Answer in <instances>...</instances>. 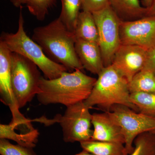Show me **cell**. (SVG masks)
Wrapping results in <instances>:
<instances>
[{
	"mask_svg": "<svg viewBox=\"0 0 155 155\" xmlns=\"http://www.w3.org/2000/svg\"><path fill=\"white\" fill-rule=\"evenodd\" d=\"M81 147L94 155H127L124 144L90 140L80 143Z\"/></svg>",
	"mask_w": 155,
	"mask_h": 155,
	"instance_id": "cell-16",
	"label": "cell"
},
{
	"mask_svg": "<svg viewBox=\"0 0 155 155\" xmlns=\"http://www.w3.org/2000/svg\"><path fill=\"white\" fill-rule=\"evenodd\" d=\"M11 85L19 109L30 102L39 92L42 76L39 68L27 58L11 53Z\"/></svg>",
	"mask_w": 155,
	"mask_h": 155,
	"instance_id": "cell-6",
	"label": "cell"
},
{
	"mask_svg": "<svg viewBox=\"0 0 155 155\" xmlns=\"http://www.w3.org/2000/svg\"><path fill=\"white\" fill-rule=\"evenodd\" d=\"M98 75L91 93L84 101L88 108L96 106L108 112L115 105H122L139 112L130 100L129 82L113 65L105 67Z\"/></svg>",
	"mask_w": 155,
	"mask_h": 155,
	"instance_id": "cell-3",
	"label": "cell"
},
{
	"mask_svg": "<svg viewBox=\"0 0 155 155\" xmlns=\"http://www.w3.org/2000/svg\"><path fill=\"white\" fill-rule=\"evenodd\" d=\"M75 48L84 69L98 75L105 67L98 44L76 39Z\"/></svg>",
	"mask_w": 155,
	"mask_h": 155,
	"instance_id": "cell-13",
	"label": "cell"
},
{
	"mask_svg": "<svg viewBox=\"0 0 155 155\" xmlns=\"http://www.w3.org/2000/svg\"><path fill=\"white\" fill-rule=\"evenodd\" d=\"M97 78L76 69L63 72L53 79L41 77L40 91L36 96L39 102L44 105L61 104L68 107L84 101L91 93Z\"/></svg>",
	"mask_w": 155,
	"mask_h": 155,
	"instance_id": "cell-1",
	"label": "cell"
},
{
	"mask_svg": "<svg viewBox=\"0 0 155 155\" xmlns=\"http://www.w3.org/2000/svg\"><path fill=\"white\" fill-rule=\"evenodd\" d=\"M74 155H94L86 150H83L82 151Z\"/></svg>",
	"mask_w": 155,
	"mask_h": 155,
	"instance_id": "cell-29",
	"label": "cell"
},
{
	"mask_svg": "<svg viewBox=\"0 0 155 155\" xmlns=\"http://www.w3.org/2000/svg\"><path fill=\"white\" fill-rule=\"evenodd\" d=\"M0 154L1 155H36L32 148L13 144L8 140L0 139Z\"/></svg>",
	"mask_w": 155,
	"mask_h": 155,
	"instance_id": "cell-23",
	"label": "cell"
},
{
	"mask_svg": "<svg viewBox=\"0 0 155 155\" xmlns=\"http://www.w3.org/2000/svg\"><path fill=\"white\" fill-rule=\"evenodd\" d=\"M74 33L76 39L98 44L97 27L92 14L84 11L80 12Z\"/></svg>",
	"mask_w": 155,
	"mask_h": 155,
	"instance_id": "cell-15",
	"label": "cell"
},
{
	"mask_svg": "<svg viewBox=\"0 0 155 155\" xmlns=\"http://www.w3.org/2000/svg\"><path fill=\"white\" fill-rule=\"evenodd\" d=\"M134 150L129 155H155V133L145 132L134 140Z\"/></svg>",
	"mask_w": 155,
	"mask_h": 155,
	"instance_id": "cell-21",
	"label": "cell"
},
{
	"mask_svg": "<svg viewBox=\"0 0 155 155\" xmlns=\"http://www.w3.org/2000/svg\"><path fill=\"white\" fill-rule=\"evenodd\" d=\"M130 94L135 92L155 93V74L144 67L129 83Z\"/></svg>",
	"mask_w": 155,
	"mask_h": 155,
	"instance_id": "cell-17",
	"label": "cell"
},
{
	"mask_svg": "<svg viewBox=\"0 0 155 155\" xmlns=\"http://www.w3.org/2000/svg\"><path fill=\"white\" fill-rule=\"evenodd\" d=\"M147 9L146 16H155V0H153L150 6Z\"/></svg>",
	"mask_w": 155,
	"mask_h": 155,
	"instance_id": "cell-26",
	"label": "cell"
},
{
	"mask_svg": "<svg viewBox=\"0 0 155 155\" xmlns=\"http://www.w3.org/2000/svg\"><path fill=\"white\" fill-rule=\"evenodd\" d=\"M110 6L109 0H81L82 11L91 14L102 11Z\"/></svg>",
	"mask_w": 155,
	"mask_h": 155,
	"instance_id": "cell-24",
	"label": "cell"
},
{
	"mask_svg": "<svg viewBox=\"0 0 155 155\" xmlns=\"http://www.w3.org/2000/svg\"><path fill=\"white\" fill-rule=\"evenodd\" d=\"M112 120L121 127L125 138V153L134 150L135 138L145 132L155 133V118L147 116L122 105H115L107 112Z\"/></svg>",
	"mask_w": 155,
	"mask_h": 155,
	"instance_id": "cell-7",
	"label": "cell"
},
{
	"mask_svg": "<svg viewBox=\"0 0 155 155\" xmlns=\"http://www.w3.org/2000/svg\"><path fill=\"white\" fill-rule=\"evenodd\" d=\"M11 51L0 41V95L1 101L8 106L12 115V121H21L25 118L19 106L11 85Z\"/></svg>",
	"mask_w": 155,
	"mask_h": 155,
	"instance_id": "cell-11",
	"label": "cell"
},
{
	"mask_svg": "<svg viewBox=\"0 0 155 155\" xmlns=\"http://www.w3.org/2000/svg\"><path fill=\"white\" fill-rule=\"evenodd\" d=\"M32 39L53 61L63 65L69 71L84 68L75 48L74 33L67 28L59 17L44 26L33 30Z\"/></svg>",
	"mask_w": 155,
	"mask_h": 155,
	"instance_id": "cell-2",
	"label": "cell"
},
{
	"mask_svg": "<svg viewBox=\"0 0 155 155\" xmlns=\"http://www.w3.org/2000/svg\"><path fill=\"white\" fill-rule=\"evenodd\" d=\"M144 7L146 8H149L151 5L153 0H142Z\"/></svg>",
	"mask_w": 155,
	"mask_h": 155,
	"instance_id": "cell-28",
	"label": "cell"
},
{
	"mask_svg": "<svg viewBox=\"0 0 155 155\" xmlns=\"http://www.w3.org/2000/svg\"><path fill=\"white\" fill-rule=\"evenodd\" d=\"M22 8V7L20 8L17 32L15 33L3 32L1 41L6 45L11 52L19 54L34 63L47 79L58 78L63 72L69 70L63 65L48 58L42 48L26 34L24 28Z\"/></svg>",
	"mask_w": 155,
	"mask_h": 155,
	"instance_id": "cell-4",
	"label": "cell"
},
{
	"mask_svg": "<svg viewBox=\"0 0 155 155\" xmlns=\"http://www.w3.org/2000/svg\"><path fill=\"white\" fill-rule=\"evenodd\" d=\"M10 1L15 7L20 8L25 4V0H10Z\"/></svg>",
	"mask_w": 155,
	"mask_h": 155,
	"instance_id": "cell-27",
	"label": "cell"
},
{
	"mask_svg": "<svg viewBox=\"0 0 155 155\" xmlns=\"http://www.w3.org/2000/svg\"><path fill=\"white\" fill-rule=\"evenodd\" d=\"M62 9L59 18L69 30L74 32L81 8V0H61Z\"/></svg>",
	"mask_w": 155,
	"mask_h": 155,
	"instance_id": "cell-19",
	"label": "cell"
},
{
	"mask_svg": "<svg viewBox=\"0 0 155 155\" xmlns=\"http://www.w3.org/2000/svg\"><path fill=\"white\" fill-rule=\"evenodd\" d=\"M84 101L67 107L64 115L58 114L53 119L41 117L32 120L49 126L59 123L62 128L63 140L66 143L91 140L93 130L91 129L92 114Z\"/></svg>",
	"mask_w": 155,
	"mask_h": 155,
	"instance_id": "cell-5",
	"label": "cell"
},
{
	"mask_svg": "<svg viewBox=\"0 0 155 155\" xmlns=\"http://www.w3.org/2000/svg\"><path fill=\"white\" fill-rule=\"evenodd\" d=\"M148 51L138 46L121 44L111 65L129 82L145 67Z\"/></svg>",
	"mask_w": 155,
	"mask_h": 155,
	"instance_id": "cell-10",
	"label": "cell"
},
{
	"mask_svg": "<svg viewBox=\"0 0 155 155\" xmlns=\"http://www.w3.org/2000/svg\"><path fill=\"white\" fill-rule=\"evenodd\" d=\"M144 67L149 69L155 74V48L148 52L147 58Z\"/></svg>",
	"mask_w": 155,
	"mask_h": 155,
	"instance_id": "cell-25",
	"label": "cell"
},
{
	"mask_svg": "<svg viewBox=\"0 0 155 155\" xmlns=\"http://www.w3.org/2000/svg\"><path fill=\"white\" fill-rule=\"evenodd\" d=\"M91 123L94 130L91 140L125 144L121 127L112 120L107 112L92 114Z\"/></svg>",
	"mask_w": 155,
	"mask_h": 155,
	"instance_id": "cell-12",
	"label": "cell"
},
{
	"mask_svg": "<svg viewBox=\"0 0 155 155\" xmlns=\"http://www.w3.org/2000/svg\"><path fill=\"white\" fill-rule=\"evenodd\" d=\"M130 98L139 113L155 118V93H133L130 94Z\"/></svg>",
	"mask_w": 155,
	"mask_h": 155,
	"instance_id": "cell-20",
	"label": "cell"
},
{
	"mask_svg": "<svg viewBox=\"0 0 155 155\" xmlns=\"http://www.w3.org/2000/svg\"><path fill=\"white\" fill-rule=\"evenodd\" d=\"M98 32L99 45L105 67L112 64L116 52L121 45L119 27L121 19L110 6L92 14Z\"/></svg>",
	"mask_w": 155,
	"mask_h": 155,
	"instance_id": "cell-8",
	"label": "cell"
},
{
	"mask_svg": "<svg viewBox=\"0 0 155 155\" xmlns=\"http://www.w3.org/2000/svg\"><path fill=\"white\" fill-rule=\"evenodd\" d=\"M119 33L121 44L138 46L149 51L155 48V16L121 20Z\"/></svg>",
	"mask_w": 155,
	"mask_h": 155,
	"instance_id": "cell-9",
	"label": "cell"
},
{
	"mask_svg": "<svg viewBox=\"0 0 155 155\" xmlns=\"http://www.w3.org/2000/svg\"><path fill=\"white\" fill-rule=\"evenodd\" d=\"M39 135L37 129L31 133L22 134L12 129L9 124L0 125V139L14 140L22 146L33 148L38 141Z\"/></svg>",
	"mask_w": 155,
	"mask_h": 155,
	"instance_id": "cell-18",
	"label": "cell"
},
{
	"mask_svg": "<svg viewBox=\"0 0 155 155\" xmlns=\"http://www.w3.org/2000/svg\"><path fill=\"white\" fill-rule=\"evenodd\" d=\"M110 5L120 19L130 21L146 16L147 8L139 0H109Z\"/></svg>",
	"mask_w": 155,
	"mask_h": 155,
	"instance_id": "cell-14",
	"label": "cell"
},
{
	"mask_svg": "<svg viewBox=\"0 0 155 155\" xmlns=\"http://www.w3.org/2000/svg\"><path fill=\"white\" fill-rule=\"evenodd\" d=\"M55 2V0H25L24 5L38 20L43 21Z\"/></svg>",
	"mask_w": 155,
	"mask_h": 155,
	"instance_id": "cell-22",
	"label": "cell"
}]
</instances>
